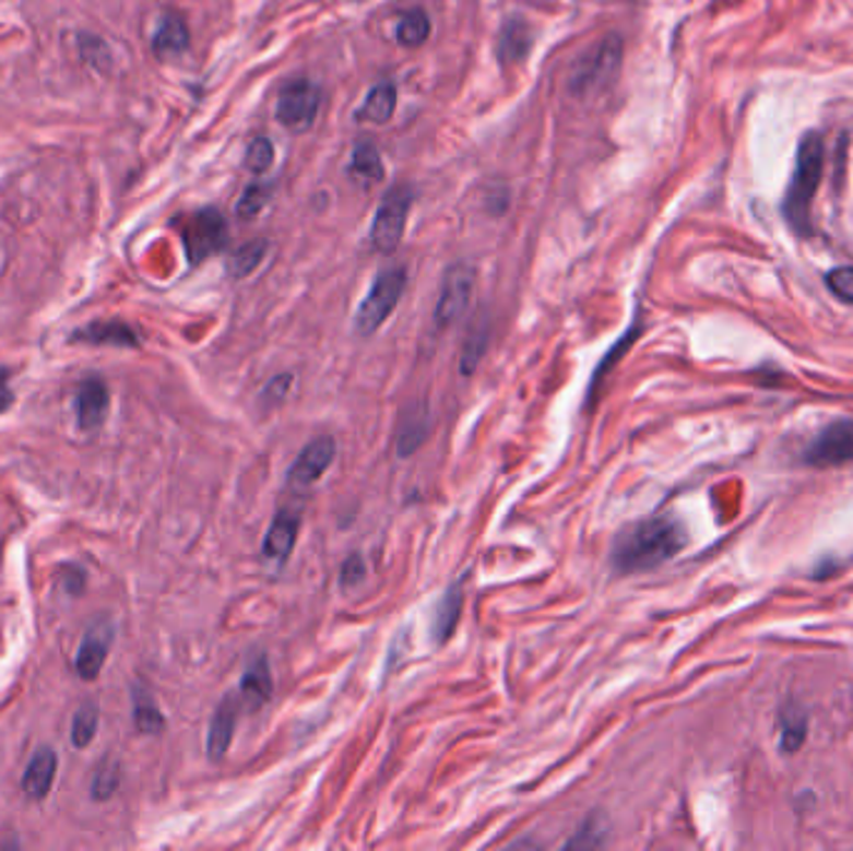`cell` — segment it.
Segmentation results:
<instances>
[{"label": "cell", "instance_id": "29", "mask_svg": "<svg viewBox=\"0 0 853 851\" xmlns=\"http://www.w3.org/2000/svg\"><path fill=\"white\" fill-rule=\"evenodd\" d=\"M275 163V145H272L270 138H254L248 145V153H245V165L248 170L254 175H262L272 168Z\"/></svg>", "mask_w": 853, "mask_h": 851}, {"label": "cell", "instance_id": "16", "mask_svg": "<svg viewBox=\"0 0 853 851\" xmlns=\"http://www.w3.org/2000/svg\"><path fill=\"white\" fill-rule=\"evenodd\" d=\"M110 649V629H91L83 639L81 649H78L75 670L81 674V679L93 682L98 679V674L105 664Z\"/></svg>", "mask_w": 853, "mask_h": 851}, {"label": "cell", "instance_id": "38", "mask_svg": "<svg viewBox=\"0 0 853 851\" xmlns=\"http://www.w3.org/2000/svg\"><path fill=\"white\" fill-rule=\"evenodd\" d=\"M13 390L11 385H8V373L0 370V412H5L8 407L13 405Z\"/></svg>", "mask_w": 853, "mask_h": 851}, {"label": "cell", "instance_id": "1", "mask_svg": "<svg viewBox=\"0 0 853 851\" xmlns=\"http://www.w3.org/2000/svg\"><path fill=\"white\" fill-rule=\"evenodd\" d=\"M686 545L684 528L672 517H652L624 528L612 545V565L624 575L647 572L676 557Z\"/></svg>", "mask_w": 853, "mask_h": 851}, {"label": "cell", "instance_id": "13", "mask_svg": "<svg viewBox=\"0 0 853 851\" xmlns=\"http://www.w3.org/2000/svg\"><path fill=\"white\" fill-rule=\"evenodd\" d=\"M237 724V699L225 697L223 705L215 709L213 722H210L208 732V757L213 761H220L230 749L233 734Z\"/></svg>", "mask_w": 853, "mask_h": 851}, {"label": "cell", "instance_id": "18", "mask_svg": "<svg viewBox=\"0 0 853 851\" xmlns=\"http://www.w3.org/2000/svg\"><path fill=\"white\" fill-rule=\"evenodd\" d=\"M240 692L252 709L262 707L272 697V672L265 654H258L254 660H250L248 670L242 674Z\"/></svg>", "mask_w": 853, "mask_h": 851}, {"label": "cell", "instance_id": "36", "mask_svg": "<svg viewBox=\"0 0 853 851\" xmlns=\"http://www.w3.org/2000/svg\"><path fill=\"white\" fill-rule=\"evenodd\" d=\"M367 577V567L363 555H350L342 565V575H340V584L342 587H357L363 579Z\"/></svg>", "mask_w": 853, "mask_h": 851}, {"label": "cell", "instance_id": "33", "mask_svg": "<svg viewBox=\"0 0 853 851\" xmlns=\"http://www.w3.org/2000/svg\"><path fill=\"white\" fill-rule=\"evenodd\" d=\"M826 283H829L831 293L841 297L843 303L853 305V268H837L826 275Z\"/></svg>", "mask_w": 853, "mask_h": 851}, {"label": "cell", "instance_id": "17", "mask_svg": "<svg viewBox=\"0 0 853 851\" xmlns=\"http://www.w3.org/2000/svg\"><path fill=\"white\" fill-rule=\"evenodd\" d=\"M462 607H464L462 582H454L450 590H445L442 600L435 604L433 637H435L437 645H445L447 639L452 637L457 622H460V617H462Z\"/></svg>", "mask_w": 853, "mask_h": 851}, {"label": "cell", "instance_id": "34", "mask_svg": "<svg viewBox=\"0 0 853 851\" xmlns=\"http://www.w3.org/2000/svg\"><path fill=\"white\" fill-rule=\"evenodd\" d=\"M118 782H120V775L116 767H110L108 761L98 769V775H95V782H93V796L95 800H108V796H112V792L118 789Z\"/></svg>", "mask_w": 853, "mask_h": 851}, {"label": "cell", "instance_id": "7", "mask_svg": "<svg viewBox=\"0 0 853 851\" xmlns=\"http://www.w3.org/2000/svg\"><path fill=\"white\" fill-rule=\"evenodd\" d=\"M412 208V196L407 188H394L384 196L380 210H377L372 231H369V240H372L375 250L380 252H394L400 248L404 227H407V215Z\"/></svg>", "mask_w": 853, "mask_h": 851}, {"label": "cell", "instance_id": "5", "mask_svg": "<svg viewBox=\"0 0 853 851\" xmlns=\"http://www.w3.org/2000/svg\"><path fill=\"white\" fill-rule=\"evenodd\" d=\"M320 113V91L318 85L307 78H297L283 85L277 95L275 116L277 122L289 133H305L312 128L315 118Z\"/></svg>", "mask_w": 853, "mask_h": 851}, {"label": "cell", "instance_id": "10", "mask_svg": "<svg viewBox=\"0 0 853 851\" xmlns=\"http://www.w3.org/2000/svg\"><path fill=\"white\" fill-rule=\"evenodd\" d=\"M337 454V442L335 437L330 435H320L305 447V450L297 454V460L293 462V468L287 472V480L293 487H310L318 482L332 462H335Z\"/></svg>", "mask_w": 853, "mask_h": 851}, {"label": "cell", "instance_id": "24", "mask_svg": "<svg viewBox=\"0 0 853 851\" xmlns=\"http://www.w3.org/2000/svg\"><path fill=\"white\" fill-rule=\"evenodd\" d=\"M433 33V25H429V15L422 11V8H415V11H407L398 23V40L407 48H417L429 38Z\"/></svg>", "mask_w": 853, "mask_h": 851}, {"label": "cell", "instance_id": "15", "mask_svg": "<svg viewBox=\"0 0 853 851\" xmlns=\"http://www.w3.org/2000/svg\"><path fill=\"white\" fill-rule=\"evenodd\" d=\"M56 771H58L56 752L48 749V747L35 752V757L31 759V765H28V769H25V777H23L25 796H28V800H33V802L46 800L50 787H52V779H56Z\"/></svg>", "mask_w": 853, "mask_h": 851}, {"label": "cell", "instance_id": "30", "mask_svg": "<svg viewBox=\"0 0 853 851\" xmlns=\"http://www.w3.org/2000/svg\"><path fill=\"white\" fill-rule=\"evenodd\" d=\"M268 198H270L268 186H258V182H254V186H248L235 205L237 217H242V221H252V217H258L262 213V208L268 205Z\"/></svg>", "mask_w": 853, "mask_h": 851}, {"label": "cell", "instance_id": "32", "mask_svg": "<svg viewBox=\"0 0 853 851\" xmlns=\"http://www.w3.org/2000/svg\"><path fill=\"white\" fill-rule=\"evenodd\" d=\"M637 335H639L637 330H629V335H624V338L619 340V345H614V347H612V353L602 359L600 367H596L594 377H592V385H589V398H592V394H596V382H600V380H602V375H604L606 370H609V367H612L614 363H617V359L624 355V350H629V345H631V342H635Z\"/></svg>", "mask_w": 853, "mask_h": 851}, {"label": "cell", "instance_id": "37", "mask_svg": "<svg viewBox=\"0 0 853 851\" xmlns=\"http://www.w3.org/2000/svg\"><path fill=\"white\" fill-rule=\"evenodd\" d=\"M594 824H596V819H589L584 827L579 829L577 835L567 841V847H571V849H577V847H600L602 841H604V837H594L596 835Z\"/></svg>", "mask_w": 853, "mask_h": 851}, {"label": "cell", "instance_id": "22", "mask_svg": "<svg viewBox=\"0 0 853 851\" xmlns=\"http://www.w3.org/2000/svg\"><path fill=\"white\" fill-rule=\"evenodd\" d=\"M427 429H429V407L419 405L412 407L407 415H404V423L400 427L398 435V454L400 458H410L415 454L417 447L427 440Z\"/></svg>", "mask_w": 853, "mask_h": 851}, {"label": "cell", "instance_id": "3", "mask_svg": "<svg viewBox=\"0 0 853 851\" xmlns=\"http://www.w3.org/2000/svg\"><path fill=\"white\" fill-rule=\"evenodd\" d=\"M621 56L624 46L619 35L604 38L569 75V93L577 98H589V95L606 91L619 73Z\"/></svg>", "mask_w": 853, "mask_h": 851}, {"label": "cell", "instance_id": "2", "mask_svg": "<svg viewBox=\"0 0 853 851\" xmlns=\"http://www.w3.org/2000/svg\"><path fill=\"white\" fill-rule=\"evenodd\" d=\"M824 135L806 133L798 143L796 165L791 173L786 196H784V217L791 225V231L802 238H808L814 233L811 208L816 190H819L824 175Z\"/></svg>", "mask_w": 853, "mask_h": 851}, {"label": "cell", "instance_id": "25", "mask_svg": "<svg viewBox=\"0 0 853 851\" xmlns=\"http://www.w3.org/2000/svg\"><path fill=\"white\" fill-rule=\"evenodd\" d=\"M352 173L363 180H382L384 178V165L382 157L377 153L375 145L363 143L352 153Z\"/></svg>", "mask_w": 853, "mask_h": 851}, {"label": "cell", "instance_id": "4", "mask_svg": "<svg viewBox=\"0 0 853 851\" xmlns=\"http://www.w3.org/2000/svg\"><path fill=\"white\" fill-rule=\"evenodd\" d=\"M404 285H407L404 268L382 270V273L375 277L372 287H369L367 297L355 315V328L359 335H372V332L390 318L404 293Z\"/></svg>", "mask_w": 853, "mask_h": 851}, {"label": "cell", "instance_id": "11", "mask_svg": "<svg viewBox=\"0 0 853 851\" xmlns=\"http://www.w3.org/2000/svg\"><path fill=\"white\" fill-rule=\"evenodd\" d=\"M297 532H300V515L293 510H280L270 524L265 540H262V555L285 563L297 542Z\"/></svg>", "mask_w": 853, "mask_h": 851}, {"label": "cell", "instance_id": "26", "mask_svg": "<svg viewBox=\"0 0 853 851\" xmlns=\"http://www.w3.org/2000/svg\"><path fill=\"white\" fill-rule=\"evenodd\" d=\"M806 740V717L798 709H784L781 714V749L794 754Z\"/></svg>", "mask_w": 853, "mask_h": 851}, {"label": "cell", "instance_id": "8", "mask_svg": "<svg viewBox=\"0 0 853 851\" xmlns=\"http://www.w3.org/2000/svg\"><path fill=\"white\" fill-rule=\"evenodd\" d=\"M474 293V270L464 262H457L447 270L442 289H439V300L435 307V320L439 328L454 324L457 320L467 312L470 300Z\"/></svg>", "mask_w": 853, "mask_h": 851}, {"label": "cell", "instance_id": "35", "mask_svg": "<svg viewBox=\"0 0 853 851\" xmlns=\"http://www.w3.org/2000/svg\"><path fill=\"white\" fill-rule=\"evenodd\" d=\"M289 388H293V375H277L272 377V380L265 385V390H262V402H265L268 407L272 405H280L287 398Z\"/></svg>", "mask_w": 853, "mask_h": 851}, {"label": "cell", "instance_id": "12", "mask_svg": "<svg viewBox=\"0 0 853 851\" xmlns=\"http://www.w3.org/2000/svg\"><path fill=\"white\" fill-rule=\"evenodd\" d=\"M108 388L100 380H83L78 385V394H75V410H78V425L81 429H93L98 427L105 419V412H108Z\"/></svg>", "mask_w": 853, "mask_h": 851}, {"label": "cell", "instance_id": "20", "mask_svg": "<svg viewBox=\"0 0 853 851\" xmlns=\"http://www.w3.org/2000/svg\"><path fill=\"white\" fill-rule=\"evenodd\" d=\"M398 108V87L392 83H377L372 91L365 95L363 108L357 110V118L365 122H375V126H384L394 116Z\"/></svg>", "mask_w": 853, "mask_h": 851}, {"label": "cell", "instance_id": "9", "mask_svg": "<svg viewBox=\"0 0 853 851\" xmlns=\"http://www.w3.org/2000/svg\"><path fill=\"white\" fill-rule=\"evenodd\" d=\"M853 462V419H839L821 429V435L808 445L806 464L819 470L841 468Z\"/></svg>", "mask_w": 853, "mask_h": 851}, {"label": "cell", "instance_id": "23", "mask_svg": "<svg viewBox=\"0 0 853 851\" xmlns=\"http://www.w3.org/2000/svg\"><path fill=\"white\" fill-rule=\"evenodd\" d=\"M265 256H268V240H260V238L250 240L233 252L230 262H227V270H230L233 277H248L262 265Z\"/></svg>", "mask_w": 853, "mask_h": 851}, {"label": "cell", "instance_id": "21", "mask_svg": "<svg viewBox=\"0 0 853 851\" xmlns=\"http://www.w3.org/2000/svg\"><path fill=\"white\" fill-rule=\"evenodd\" d=\"M530 48H532V31H530V23L519 21V17H514V21H507L502 33H499V60L502 63H519V60H524L526 56H530Z\"/></svg>", "mask_w": 853, "mask_h": 851}, {"label": "cell", "instance_id": "6", "mask_svg": "<svg viewBox=\"0 0 853 851\" xmlns=\"http://www.w3.org/2000/svg\"><path fill=\"white\" fill-rule=\"evenodd\" d=\"M185 252L192 265H198L210 256H215L227 245V223L215 208H205L192 213L182 227Z\"/></svg>", "mask_w": 853, "mask_h": 851}, {"label": "cell", "instance_id": "19", "mask_svg": "<svg viewBox=\"0 0 853 851\" xmlns=\"http://www.w3.org/2000/svg\"><path fill=\"white\" fill-rule=\"evenodd\" d=\"M75 340L91 342V345H116V347H135L138 345L135 330L128 328L126 322H118V320L87 324V328L75 332Z\"/></svg>", "mask_w": 853, "mask_h": 851}, {"label": "cell", "instance_id": "31", "mask_svg": "<svg viewBox=\"0 0 853 851\" xmlns=\"http://www.w3.org/2000/svg\"><path fill=\"white\" fill-rule=\"evenodd\" d=\"M163 724H165V719H163L161 712H157V707L153 705L151 699L145 697V699L135 701V726H138L140 732H143V734H157V732L163 730Z\"/></svg>", "mask_w": 853, "mask_h": 851}, {"label": "cell", "instance_id": "27", "mask_svg": "<svg viewBox=\"0 0 853 851\" xmlns=\"http://www.w3.org/2000/svg\"><path fill=\"white\" fill-rule=\"evenodd\" d=\"M485 350H487V324H485V320H479L467 335V342H464L462 363H460L462 375H472L474 370H477V365H479L482 355H485Z\"/></svg>", "mask_w": 853, "mask_h": 851}, {"label": "cell", "instance_id": "28", "mask_svg": "<svg viewBox=\"0 0 853 851\" xmlns=\"http://www.w3.org/2000/svg\"><path fill=\"white\" fill-rule=\"evenodd\" d=\"M95 732H98V707L83 705L73 719V744L78 749L87 747L95 740Z\"/></svg>", "mask_w": 853, "mask_h": 851}, {"label": "cell", "instance_id": "14", "mask_svg": "<svg viewBox=\"0 0 853 851\" xmlns=\"http://www.w3.org/2000/svg\"><path fill=\"white\" fill-rule=\"evenodd\" d=\"M188 46H190L188 23H185L182 17L175 15V13L163 15L161 23H157V31L153 35L155 56L161 60L178 58V56H182L185 50H188Z\"/></svg>", "mask_w": 853, "mask_h": 851}]
</instances>
